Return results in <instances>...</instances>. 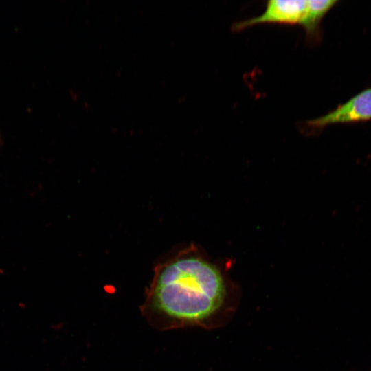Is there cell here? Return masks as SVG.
I'll return each instance as SVG.
<instances>
[{"label":"cell","instance_id":"1","mask_svg":"<svg viewBox=\"0 0 371 371\" xmlns=\"http://www.w3.org/2000/svg\"><path fill=\"white\" fill-rule=\"evenodd\" d=\"M225 289L219 270L192 255H181L156 270L141 307L155 326L173 328L205 320L222 304Z\"/></svg>","mask_w":371,"mask_h":371},{"label":"cell","instance_id":"2","mask_svg":"<svg viewBox=\"0 0 371 371\" xmlns=\"http://www.w3.org/2000/svg\"><path fill=\"white\" fill-rule=\"evenodd\" d=\"M306 0H270L259 16L235 23L234 31L263 23L299 24L306 8Z\"/></svg>","mask_w":371,"mask_h":371},{"label":"cell","instance_id":"3","mask_svg":"<svg viewBox=\"0 0 371 371\" xmlns=\"http://www.w3.org/2000/svg\"><path fill=\"white\" fill-rule=\"evenodd\" d=\"M371 120V88L367 89L328 113L309 120L307 125L319 128L334 124L353 123Z\"/></svg>","mask_w":371,"mask_h":371},{"label":"cell","instance_id":"4","mask_svg":"<svg viewBox=\"0 0 371 371\" xmlns=\"http://www.w3.org/2000/svg\"><path fill=\"white\" fill-rule=\"evenodd\" d=\"M337 2V0L307 1L305 12L299 24L305 30L309 41H315L318 39L321 21Z\"/></svg>","mask_w":371,"mask_h":371}]
</instances>
